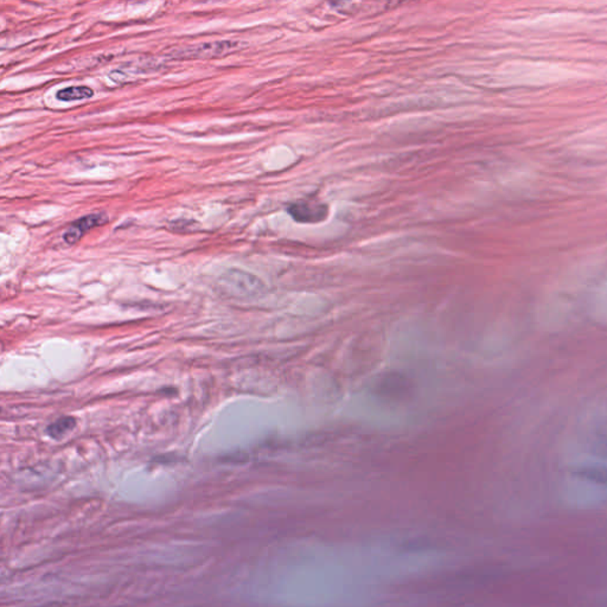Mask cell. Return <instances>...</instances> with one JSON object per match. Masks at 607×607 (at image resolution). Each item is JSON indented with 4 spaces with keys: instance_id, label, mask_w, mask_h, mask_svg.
Wrapping results in <instances>:
<instances>
[{
    "instance_id": "1",
    "label": "cell",
    "mask_w": 607,
    "mask_h": 607,
    "mask_svg": "<svg viewBox=\"0 0 607 607\" xmlns=\"http://www.w3.org/2000/svg\"><path fill=\"white\" fill-rule=\"evenodd\" d=\"M586 280L568 277L542 295L536 307V323L542 330L557 332L569 325L585 292Z\"/></svg>"
},
{
    "instance_id": "2",
    "label": "cell",
    "mask_w": 607,
    "mask_h": 607,
    "mask_svg": "<svg viewBox=\"0 0 607 607\" xmlns=\"http://www.w3.org/2000/svg\"><path fill=\"white\" fill-rule=\"evenodd\" d=\"M561 495L572 507H596L607 502V483L589 474H571L562 483Z\"/></svg>"
},
{
    "instance_id": "3",
    "label": "cell",
    "mask_w": 607,
    "mask_h": 607,
    "mask_svg": "<svg viewBox=\"0 0 607 607\" xmlns=\"http://www.w3.org/2000/svg\"><path fill=\"white\" fill-rule=\"evenodd\" d=\"M288 212L295 222L313 224L329 217L330 207L319 198H302L288 205Z\"/></svg>"
},
{
    "instance_id": "4",
    "label": "cell",
    "mask_w": 607,
    "mask_h": 607,
    "mask_svg": "<svg viewBox=\"0 0 607 607\" xmlns=\"http://www.w3.org/2000/svg\"><path fill=\"white\" fill-rule=\"evenodd\" d=\"M239 43L234 40H219L210 43L198 44L180 51V56L187 58H217L226 56L236 49Z\"/></svg>"
},
{
    "instance_id": "5",
    "label": "cell",
    "mask_w": 607,
    "mask_h": 607,
    "mask_svg": "<svg viewBox=\"0 0 607 607\" xmlns=\"http://www.w3.org/2000/svg\"><path fill=\"white\" fill-rule=\"evenodd\" d=\"M568 464L580 472L607 474V456L589 451H576L568 456Z\"/></svg>"
},
{
    "instance_id": "6",
    "label": "cell",
    "mask_w": 607,
    "mask_h": 607,
    "mask_svg": "<svg viewBox=\"0 0 607 607\" xmlns=\"http://www.w3.org/2000/svg\"><path fill=\"white\" fill-rule=\"evenodd\" d=\"M106 223H108V217L104 214L83 216L76 222L72 223V226L65 231L63 240L69 245H74L83 236V234L89 231L95 226H104Z\"/></svg>"
},
{
    "instance_id": "7",
    "label": "cell",
    "mask_w": 607,
    "mask_h": 607,
    "mask_svg": "<svg viewBox=\"0 0 607 607\" xmlns=\"http://www.w3.org/2000/svg\"><path fill=\"white\" fill-rule=\"evenodd\" d=\"M591 315L593 319L603 325H607V279L601 281L591 295Z\"/></svg>"
},
{
    "instance_id": "8",
    "label": "cell",
    "mask_w": 607,
    "mask_h": 607,
    "mask_svg": "<svg viewBox=\"0 0 607 607\" xmlns=\"http://www.w3.org/2000/svg\"><path fill=\"white\" fill-rule=\"evenodd\" d=\"M76 420L72 417H63L55 421L54 424H51L47 428V433L50 438L55 440L65 438V435L69 434L70 432L75 428Z\"/></svg>"
},
{
    "instance_id": "9",
    "label": "cell",
    "mask_w": 607,
    "mask_h": 607,
    "mask_svg": "<svg viewBox=\"0 0 607 607\" xmlns=\"http://www.w3.org/2000/svg\"><path fill=\"white\" fill-rule=\"evenodd\" d=\"M94 90L88 86H74L68 87L65 89L58 90L56 94V97L58 100L65 101H79L83 99H90L93 97Z\"/></svg>"
}]
</instances>
